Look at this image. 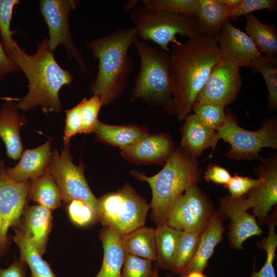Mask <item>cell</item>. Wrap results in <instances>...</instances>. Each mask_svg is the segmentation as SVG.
Returning <instances> with one entry per match:
<instances>
[{
    "mask_svg": "<svg viewBox=\"0 0 277 277\" xmlns=\"http://www.w3.org/2000/svg\"><path fill=\"white\" fill-rule=\"evenodd\" d=\"M245 30L259 52L266 55H277V29L275 25L265 24L252 13L244 15Z\"/></svg>",
    "mask_w": 277,
    "mask_h": 277,
    "instance_id": "4316f807",
    "label": "cell"
},
{
    "mask_svg": "<svg viewBox=\"0 0 277 277\" xmlns=\"http://www.w3.org/2000/svg\"><path fill=\"white\" fill-rule=\"evenodd\" d=\"M261 182V179H256L248 176H243L235 174L232 176L229 182L225 186L231 197L240 198L247 194Z\"/></svg>",
    "mask_w": 277,
    "mask_h": 277,
    "instance_id": "b9f144b4",
    "label": "cell"
},
{
    "mask_svg": "<svg viewBox=\"0 0 277 277\" xmlns=\"http://www.w3.org/2000/svg\"><path fill=\"white\" fill-rule=\"evenodd\" d=\"M243 196L240 198H234L230 195L221 197L220 207L217 211L223 220L230 219L229 242L235 250H242L243 244L246 240L254 235L260 236L264 232L259 226L256 217L249 213L245 209Z\"/></svg>",
    "mask_w": 277,
    "mask_h": 277,
    "instance_id": "5bb4252c",
    "label": "cell"
},
{
    "mask_svg": "<svg viewBox=\"0 0 277 277\" xmlns=\"http://www.w3.org/2000/svg\"><path fill=\"white\" fill-rule=\"evenodd\" d=\"M215 39L221 58L239 68H250L252 61L262 55L246 33L230 22L223 26Z\"/></svg>",
    "mask_w": 277,
    "mask_h": 277,
    "instance_id": "9a60e30c",
    "label": "cell"
},
{
    "mask_svg": "<svg viewBox=\"0 0 277 277\" xmlns=\"http://www.w3.org/2000/svg\"><path fill=\"white\" fill-rule=\"evenodd\" d=\"M180 275L181 277H206L203 272L199 271H189Z\"/></svg>",
    "mask_w": 277,
    "mask_h": 277,
    "instance_id": "681fc988",
    "label": "cell"
},
{
    "mask_svg": "<svg viewBox=\"0 0 277 277\" xmlns=\"http://www.w3.org/2000/svg\"><path fill=\"white\" fill-rule=\"evenodd\" d=\"M141 4L152 11H165L195 17L199 0H143Z\"/></svg>",
    "mask_w": 277,
    "mask_h": 277,
    "instance_id": "e575fe53",
    "label": "cell"
},
{
    "mask_svg": "<svg viewBox=\"0 0 277 277\" xmlns=\"http://www.w3.org/2000/svg\"><path fill=\"white\" fill-rule=\"evenodd\" d=\"M165 221L170 227L181 231L193 232L204 229L199 227L184 194L177 197L173 202Z\"/></svg>",
    "mask_w": 277,
    "mask_h": 277,
    "instance_id": "1f68e13d",
    "label": "cell"
},
{
    "mask_svg": "<svg viewBox=\"0 0 277 277\" xmlns=\"http://www.w3.org/2000/svg\"><path fill=\"white\" fill-rule=\"evenodd\" d=\"M65 205L68 217L74 225L86 227L97 222L96 212L85 202L73 200Z\"/></svg>",
    "mask_w": 277,
    "mask_h": 277,
    "instance_id": "74e56055",
    "label": "cell"
},
{
    "mask_svg": "<svg viewBox=\"0 0 277 277\" xmlns=\"http://www.w3.org/2000/svg\"><path fill=\"white\" fill-rule=\"evenodd\" d=\"M52 226V211L37 204L27 205L17 225V230L43 256Z\"/></svg>",
    "mask_w": 277,
    "mask_h": 277,
    "instance_id": "2e32d148",
    "label": "cell"
},
{
    "mask_svg": "<svg viewBox=\"0 0 277 277\" xmlns=\"http://www.w3.org/2000/svg\"><path fill=\"white\" fill-rule=\"evenodd\" d=\"M231 177L230 173L226 168L217 164L209 165L204 175L207 182L224 186L229 182Z\"/></svg>",
    "mask_w": 277,
    "mask_h": 277,
    "instance_id": "ee69618b",
    "label": "cell"
},
{
    "mask_svg": "<svg viewBox=\"0 0 277 277\" xmlns=\"http://www.w3.org/2000/svg\"><path fill=\"white\" fill-rule=\"evenodd\" d=\"M28 199L52 211L62 205L61 191L48 169L42 175L29 181Z\"/></svg>",
    "mask_w": 277,
    "mask_h": 277,
    "instance_id": "484cf974",
    "label": "cell"
},
{
    "mask_svg": "<svg viewBox=\"0 0 277 277\" xmlns=\"http://www.w3.org/2000/svg\"><path fill=\"white\" fill-rule=\"evenodd\" d=\"M255 171L261 182L243 196V204L259 220L260 225L266 224L268 212L277 203V155L271 154L261 159Z\"/></svg>",
    "mask_w": 277,
    "mask_h": 277,
    "instance_id": "4fadbf2b",
    "label": "cell"
},
{
    "mask_svg": "<svg viewBox=\"0 0 277 277\" xmlns=\"http://www.w3.org/2000/svg\"><path fill=\"white\" fill-rule=\"evenodd\" d=\"M19 100L18 98H15L12 97H9V96H0V101L3 100L4 101H18Z\"/></svg>",
    "mask_w": 277,
    "mask_h": 277,
    "instance_id": "f907efd6",
    "label": "cell"
},
{
    "mask_svg": "<svg viewBox=\"0 0 277 277\" xmlns=\"http://www.w3.org/2000/svg\"><path fill=\"white\" fill-rule=\"evenodd\" d=\"M170 136L166 133L147 134L136 144L121 148L122 156L137 164H163L175 150Z\"/></svg>",
    "mask_w": 277,
    "mask_h": 277,
    "instance_id": "e0dca14e",
    "label": "cell"
},
{
    "mask_svg": "<svg viewBox=\"0 0 277 277\" xmlns=\"http://www.w3.org/2000/svg\"><path fill=\"white\" fill-rule=\"evenodd\" d=\"M12 239L19 249V260L30 270L31 277H56L49 263L43 259L36 249L16 229Z\"/></svg>",
    "mask_w": 277,
    "mask_h": 277,
    "instance_id": "f1b7e54d",
    "label": "cell"
},
{
    "mask_svg": "<svg viewBox=\"0 0 277 277\" xmlns=\"http://www.w3.org/2000/svg\"><path fill=\"white\" fill-rule=\"evenodd\" d=\"M240 68L221 58L212 68L195 101L225 107L231 104L242 85Z\"/></svg>",
    "mask_w": 277,
    "mask_h": 277,
    "instance_id": "7c38bea8",
    "label": "cell"
},
{
    "mask_svg": "<svg viewBox=\"0 0 277 277\" xmlns=\"http://www.w3.org/2000/svg\"><path fill=\"white\" fill-rule=\"evenodd\" d=\"M120 236L125 253L156 261L155 229L144 225Z\"/></svg>",
    "mask_w": 277,
    "mask_h": 277,
    "instance_id": "d4e9b609",
    "label": "cell"
},
{
    "mask_svg": "<svg viewBox=\"0 0 277 277\" xmlns=\"http://www.w3.org/2000/svg\"><path fill=\"white\" fill-rule=\"evenodd\" d=\"M276 9V0H241L239 6L232 11L231 21H236L241 16L255 11L267 10L275 11Z\"/></svg>",
    "mask_w": 277,
    "mask_h": 277,
    "instance_id": "7bdbcfd3",
    "label": "cell"
},
{
    "mask_svg": "<svg viewBox=\"0 0 277 277\" xmlns=\"http://www.w3.org/2000/svg\"><path fill=\"white\" fill-rule=\"evenodd\" d=\"M226 121L217 130L221 139L231 148L226 156L237 161L260 159L263 148L277 149V118L272 115L266 118L257 130H248L240 126L236 116L229 108L225 109Z\"/></svg>",
    "mask_w": 277,
    "mask_h": 277,
    "instance_id": "ba28073f",
    "label": "cell"
},
{
    "mask_svg": "<svg viewBox=\"0 0 277 277\" xmlns=\"http://www.w3.org/2000/svg\"><path fill=\"white\" fill-rule=\"evenodd\" d=\"M223 221V219L219 212H214L203 230L195 254L184 272L189 271L203 272L207 266L208 260L214 253L215 247L223 240L225 230Z\"/></svg>",
    "mask_w": 277,
    "mask_h": 277,
    "instance_id": "44dd1931",
    "label": "cell"
},
{
    "mask_svg": "<svg viewBox=\"0 0 277 277\" xmlns=\"http://www.w3.org/2000/svg\"><path fill=\"white\" fill-rule=\"evenodd\" d=\"M220 1L223 4L228 7V8L231 9L232 10V11L235 8H236L239 6V5L241 2V0H220Z\"/></svg>",
    "mask_w": 277,
    "mask_h": 277,
    "instance_id": "c3c4849f",
    "label": "cell"
},
{
    "mask_svg": "<svg viewBox=\"0 0 277 277\" xmlns=\"http://www.w3.org/2000/svg\"><path fill=\"white\" fill-rule=\"evenodd\" d=\"M183 194L199 227L205 228L214 212L212 202L197 184L189 186Z\"/></svg>",
    "mask_w": 277,
    "mask_h": 277,
    "instance_id": "d6a6232c",
    "label": "cell"
},
{
    "mask_svg": "<svg viewBox=\"0 0 277 277\" xmlns=\"http://www.w3.org/2000/svg\"><path fill=\"white\" fill-rule=\"evenodd\" d=\"M21 71L17 66L9 58L5 51L1 39L0 33V83L9 75Z\"/></svg>",
    "mask_w": 277,
    "mask_h": 277,
    "instance_id": "f6af8a7d",
    "label": "cell"
},
{
    "mask_svg": "<svg viewBox=\"0 0 277 277\" xmlns=\"http://www.w3.org/2000/svg\"><path fill=\"white\" fill-rule=\"evenodd\" d=\"M139 39L136 29L120 28L102 37L86 43L98 62V70L89 84V89L108 105L123 93L133 63L129 49Z\"/></svg>",
    "mask_w": 277,
    "mask_h": 277,
    "instance_id": "3957f363",
    "label": "cell"
},
{
    "mask_svg": "<svg viewBox=\"0 0 277 277\" xmlns=\"http://www.w3.org/2000/svg\"><path fill=\"white\" fill-rule=\"evenodd\" d=\"M170 55L174 115L182 121L190 113L212 68L221 57L215 36L205 33L173 44Z\"/></svg>",
    "mask_w": 277,
    "mask_h": 277,
    "instance_id": "6da1fadb",
    "label": "cell"
},
{
    "mask_svg": "<svg viewBox=\"0 0 277 277\" xmlns=\"http://www.w3.org/2000/svg\"><path fill=\"white\" fill-rule=\"evenodd\" d=\"M130 17L139 38L150 41L170 53V43L177 45L178 34L191 38L205 33L195 17L176 13L154 12L141 4L130 12Z\"/></svg>",
    "mask_w": 277,
    "mask_h": 277,
    "instance_id": "8992f818",
    "label": "cell"
},
{
    "mask_svg": "<svg viewBox=\"0 0 277 277\" xmlns=\"http://www.w3.org/2000/svg\"><path fill=\"white\" fill-rule=\"evenodd\" d=\"M250 68L253 74L260 73L263 76L268 95V107L270 110H277V56L261 55L254 59Z\"/></svg>",
    "mask_w": 277,
    "mask_h": 277,
    "instance_id": "f546056e",
    "label": "cell"
},
{
    "mask_svg": "<svg viewBox=\"0 0 277 277\" xmlns=\"http://www.w3.org/2000/svg\"><path fill=\"white\" fill-rule=\"evenodd\" d=\"M184 120L181 147L188 154L197 159L205 150L215 149L221 140L217 131L207 127L194 113L189 114Z\"/></svg>",
    "mask_w": 277,
    "mask_h": 277,
    "instance_id": "ac0fdd59",
    "label": "cell"
},
{
    "mask_svg": "<svg viewBox=\"0 0 277 277\" xmlns=\"http://www.w3.org/2000/svg\"><path fill=\"white\" fill-rule=\"evenodd\" d=\"M138 0L128 1L123 6V10L125 12H130L138 5Z\"/></svg>",
    "mask_w": 277,
    "mask_h": 277,
    "instance_id": "7dc6e473",
    "label": "cell"
},
{
    "mask_svg": "<svg viewBox=\"0 0 277 277\" xmlns=\"http://www.w3.org/2000/svg\"><path fill=\"white\" fill-rule=\"evenodd\" d=\"M85 166L75 165L70 151V144L64 145L61 153L54 149L48 167L61 192L63 204L73 200L89 205L97 214L98 199L92 193L85 176Z\"/></svg>",
    "mask_w": 277,
    "mask_h": 277,
    "instance_id": "9c48e42d",
    "label": "cell"
},
{
    "mask_svg": "<svg viewBox=\"0 0 277 277\" xmlns=\"http://www.w3.org/2000/svg\"><path fill=\"white\" fill-rule=\"evenodd\" d=\"M159 266L157 264L155 265V266L154 267V272L152 277H159ZM167 277H170V276H167Z\"/></svg>",
    "mask_w": 277,
    "mask_h": 277,
    "instance_id": "816d5d0a",
    "label": "cell"
},
{
    "mask_svg": "<svg viewBox=\"0 0 277 277\" xmlns=\"http://www.w3.org/2000/svg\"><path fill=\"white\" fill-rule=\"evenodd\" d=\"M203 230L201 229L193 232H181L171 264L170 271L173 273L180 274L186 270L195 254Z\"/></svg>",
    "mask_w": 277,
    "mask_h": 277,
    "instance_id": "4dcf8cb0",
    "label": "cell"
},
{
    "mask_svg": "<svg viewBox=\"0 0 277 277\" xmlns=\"http://www.w3.org/2000/svg\"><path fill=\"white\" fill-rule=\"evenodd\" d=\"M29 181L20 183L7 174L5 163L0 160V259L8 251L10 227L17 225L28 202Z\"/></svg>",
    "mask_w": 277,
    "mask_h": 277,
    "instance_id": "8fae6325",
    "label": "cell"
},
{
    "mask_svg": "<svg viewBox=\"0 0 277 277\" xmlns=\"http://www.w3.org/2000/svg\"><path fill=\"white\" fill-rule=\"evenodd\" d=\"M97 141L121 148L133 145L148 134L147 130L134 125H112L98 121L94 128Z\"/></svg>",
    "mask_w": 277,
    "mask_h": 277,
    "instance_id": "603a6c76",
    "label": "cell"
},
{
    "mask_svg": "<svg viewBox=\"0 0 277 277\" xmlns=\"http://www.w3.org/2000/svg\"><path fill=\"white\" fill-rule=\"evenodd\" d=\"M65 126L63 140L64 145L70 144L72 137L83 134V124L80 102L73 107L65 110Z\"/></svg>",
    "mask_w": 277,
    "mask_h": 277,
    "instance_id": "60d3db41",
    "label": "cell"
},
{
    "mask_svg": "<svg viewBox=\"0 0 277 277\" xmlns=\"http://www.w3.org/2000/svg\"><path fill=\"white\" fill-rule=\"evenodd\" d=\"M150 205L128 184L98 199L97 222L120 235L145 225Z\"/></svg>",
    "mask_w": 277,
    "mask_h": 277,
    "instance_id": "52a82bcc",
    "label": "cell"
},
{
    "mask_svg": "<svg viewBox=\"0 0 277 277\" xmlns=\"http://www.w3.org/2000/svg\"><path fill=\"white\" fill-rule=\"evenodd\" d=\"M8 56L23 72L29 83L28 93L16 103L18 110L27 111L41 107L44 113H58L62 107L60 91L63 86L70 85L73 77L56 61L49 49L48 38L38 44L33 54H28L17 44Z\"/></svg>",
    "mask_w": 277,
    "mask_h": 277,
    "instance_id": "7a4b0ae2",
    "label": "cell"
},
{
    "mask_svg": "<svg viewBox=\"0 0 277 277\" xmlns=\"http://www.w3.org/2000/svg\"><path fill=\"white\" fill-rule=\"evenodd\" d=\"M153 261L131 254L125 253L121 277H152Z\"/></svg>",
    "mask_w": 277,
    "mask_h": 277,
    "instance_id": "f35d334b",
    "label": "cell"
},
{
    "mask_svg": "<svg viewBox=\"0 0 277 277\" xmlns=\"http://www.w3.org/2000/svg\"><path fill=\"white\" fill-rule=\"evenodd\" d=\"M266 223L268 225L269 232L267 237L263 238L259 245L266 252V261L259 271L253 267V271L250 277H276L273 263L275 257V250L277 246V235L275 232L276 221L267 215Z\"/></svg>",
    "mask_w": 277,
    "mask_h": 277,
    "instance_id": "836d02e7",
    "label": "cell"
},
{
    "mask_svg": "<svg viewBox=\"0 0 277 277\" xmlns=\"http://www.w3.org/2000/svg\"><path fill=\"white\" fill-rule=\"evenodd\" d=\"M182 231L170 227L166 223L155 229L156 264L159 267L170 270L177 242Z\"/></svg>",
    "mask_w": 277,
    "mask_h": 277,
    "instance_id": "83f0119b",
    "label": "cell"
},
{
    "mask_svg": "<svg viewBox=\"0 0 277 277\" xmlns=\"http://www.w3.org/2000/svg\"><path fill=\"white\" fill-rule=\"evenodd\" d=\"M17 104L14 101H5L0 108V138L4 142L7 156L17 160L23 152L20 130L28 120L20 115Z\"/></svg>",
    "mask_w": 277,
    "mask_h": 277,
    "instance_id": "ffe728a7",
    "label": "cell"
},
{
    "mask_svg": "<svg viewBox=\"0 0 277 277\" xmlns=\"http://www.w3.org/2000/svg\"><path fill=\"white\" fill-rule=\"evenodd\" d=\"M232 12V10L220 0H199L195 18L205 34L215 36L231 21Z\"/></svg>",
    "mask_w": 277,
    "mask_h": 277,
    "instance_id": "cb8c5ba5",
    "label": "cell"
},
{
    "mask_svg": "<svg viewBox=\"0 0 277 277\" xmlns=\"http://www.w3.org/2000/svg\"><path fill=\"white\" fill-rule=\"evenodd\" d=\"M193 113L208 128L218 130L225 124V107L195 102L192 107Z\"/></svg>",
    "mask_w": 277,
    "mask_h": 277,
    "instance_id": "8d00e7d4",
    "label": "cell"
},
{
    "mask_svg": "<svg viewBox=\"0 0 277 277\" xmlns=\"http://www.w3.org/2000/svg\"><path fill=\"white\" fill-rule=\"evenodd\" d=\"M80 3V1L76 0H41L38 2L41 15L48 28L50 50L54 53L58 46H64L68 57L76 61L83 73L90 75L82 51L74 45L70 30V13L75 10Z\"/></svg>",
    "mask_w": 277,
    "mask_h": 277,
    "instance_id": "30bf717a",
    "label": "cell"
},
{
    "mask_svg": "<svg viewBox=\"0 0 277 277\" xmlns=\"http://www.w3.org/2000/svg\"><path fill=\"white\" fill-rule=\"evenodd\" d=\"M18 0H0V33L3 46L9 55L18 44L12 38L16 31L11 30V21L14 7Z\"/></svg>",
    "mask_w": 277,
    "mask_h": 277,
    "instance_id": "d590c367",
    "label": "cell"
},
{
    "mask_svg": "<svg viewBox=\"0 0 277 277\" xmlns=\"http://www.w3.org/2000/svg\"><path fill=\"white\" fill-rule=\"evenodd\" d=\"M197 160L179 147L167 160L163 168L152 176L135 170L130 171L135 178L148 183L151 188V217L157 226L165 222L174 200L189 186L200 181L202 172Z\"/></svg>",
    "mask_w": 277,
    "mask_h": 277,
    "instance_id": "277c9868",
    "label": "cell"
},
{
    "mask_svg": "<svg viewBox=\"0 0 277 277\" xmlns=\"http://www.w3.org/2000/svg\"><path fill=\"white\" fill-rule=\"evenodd\" d=\"M104 255L101 268L94 277H121L125 252L120 235L105 227L100 233Z\"/></svg>",
    "mask_w": 277,
    "mask_h": 277,
    "instance_id": "7402d4cb",
    "label": "cell"
},
{
    "mask_svg": "<svg viewBox=\"0 0 277 277\" xmlns=\"http://www.w3.org/2000/svg\"><path fill=\"white\" fill-rule=\"evenodd\" d=\"M141 61L130 100L137 99L174 115L170 80V53L138 39L133 45Z\"/></svg>",
    "mask_w": 277,
    "mask_h": 277,
    "instance_id": "5b68a950",
    "label": "cell"
},
{
    "mask_svg": "<svg viewBox=\"0 0 277 277\" xmlns=\"http://www.w3.org/2000/svg\"><path fill=\"white\" fill-rule=\"evenodd\" d=\"M26 266L19 260H15L7 268H0V277H27Z\"/></svg>",
    "mask_w": 277,
    "mask_h": 277,
    "instance_id": "bcb514c9",
    "label": "cell"
},
{
    "mask_svg": "<svg viewBox=\"0 0 277 277\" xmlns=\"http://www.w3.org/2000/svg\"><path fill=\"white\" fill-rule=\"evenodd\" d=\"M80 103L83 133L89 134L93 132L98 121V114L103 105V103L97 95L93 94L89 99L84 97Z\"/></svg>",
    "mask_w": 277,
    "mask_h": 277,
    "instance_id": "ab89813d",
    "label": "cell"
},
{
    "mask_svg": "<svg viewBox=\"0 0 277 277\" xmlns=\"http://www.w3.org/2000/svg\"><path fill=\"white\" fill-rule=\"evenodd\" d=\"M52 139L49 138L43 145L23 151L18 163L13 167L6 168L7 175L13 181L20 183L34 180L48 170L52 151Z\"/></svg>",
    "mask_w": 277,
    "mask_h": 277,
    "instance_id": "d6986e66",
    "label": "cell"
}]
</instances>
